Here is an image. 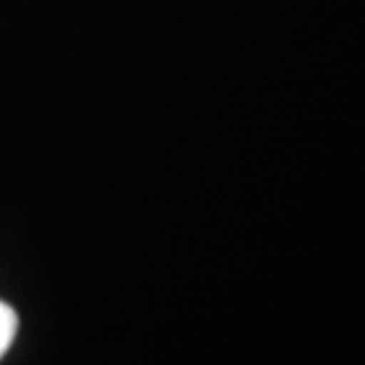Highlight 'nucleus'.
<instances>
[{
    "instance_id": "1",
    "label": "nucleus",
    "mask_w": 365,
    "mask_h": 365,
    "mask_svg": "<svg viewBox=\"0 0 365 365\" xmlns=\"http://www.w3.org/2000/svg\"><path fill=\"white\" fill-rule=\"evenodd\" d=\"M17 314L12 307H7L5 302H0V359L7 351V346L12 344L14 335H17Z\"/></svg>"
}]
</instances>
